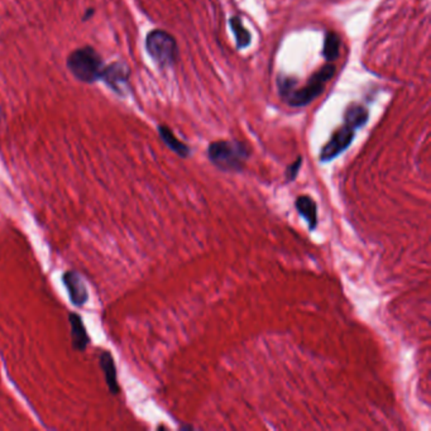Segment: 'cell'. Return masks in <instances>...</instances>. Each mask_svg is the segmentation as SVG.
Returning a JSON list of instances; mask_svg holds the SVG:
<instances>
[{
    "instance_id": "1",
    "label": "cell",
    "mask_w": 431,
    "mask_h": 431,
    "mask_svg": "<svg viewBox=\"0 0 431 431\" xmlns=\"http://www.w3.org/2000/svg\"><path fill=\"white\" fill-rule=\"evenodd\" d=\"M67 68L73 78L85 84H94L102 78L104 63L102 56L92 46L73 49L67 57Z\"/></svg>"
},
{
    "instance_id": "2",
    "label": "cell",
    "mask_w": 431,
    "mask_h": 431,
    "mask_svg": "<svg viewBox=\"0 0 431 431\" xmlns=\"http://www.w3.org/2000/svg\"><path fill=\"white\" fill-rule=\"evenodd\" d=\"M207 156L219 170L238 172L243 169L249 151L241 142L219 140L209 146Z\"/></svg>"
},
{
    "instance_id": "3",
    "label": "cell",
    "mask_w": 431,
    "mask_h": 431,
    "mask_svg": "<svg viewBox=\"0 0 431 431\" xmlns=\"http://www.w3.org/2000/svg\"><path fill=\"white\" fill-rule=\"evenodd\" d=\"M147 52L159 66H172L177 60L176 40L167 32L154 30L146 38Z\"/></svg>"
},
{
    "instance_id": "4",
    "label": "cell",
    "mask_w": 431,
    "mask_h": 431,
    "mask_svg": "<svg viewBox=\"0 0 431 431\" xmlns=\"http://www.w3.org/2000/svg\"><path fill=\"white\" fill-rule=\"evenodd\" d=\"M334 65H330V63L325 65L320 71H317L310 79L308 85L303 87V89H300L298 92L290 90V92H286L284 97L287 100V103L292 105V107H304V105H308V104L311 103L312 100H315L316 97L322 94L325 83L332 79L334 76Z\"/></svg>"
},
{
    "instance_id": "5",
    "label": "cell",
    "mask_w": 431,
    "mask_h": 431,
    "mask_svg": "<svg viewBox=\"0 0 431 431\" xmlns=\"http://www.w3.org/2000/svg\"><path fill=\"white\" fill-rule=\"evenodd\" d=\"M354 134L356 129H353L349 126L338 129L333 137L330 138L328 143L322 147V152H320V161L322 162H329L333 161L335 157H338L339 154L344 152L348 147L352 145L354 140Z\"/></svg>"
},
{
    "instance_id": "6",
    "label": "cell",
    "mask_w": 431,
    "mask_h": 431,
    "mask_svg": "<svg viewBox=\"0 0 431 431\" xmlns=\"http://www.w3.org/2000/svg\"><path fill=\"white\" fill-rule=\"evenodd\" d=\"M130 78V70L124 62H114L109 66L104 67L100 80H103L113 92L123 95L127 90Z\"/></svg>"
},
{
    "instance_id": "7",
    "label": "cell",
    "mask_w": 431,
    "mask_h": 431,
    "mask_svg": "<svg viewBox=\"0 0 431 431\" xmlns=\"http://www.w3.org/2000/svg\"><path fill=\"white\" fill-rule=\"evenodd\" d=\"M62 282L66 287L71 304L76 308H83L89 300V291L80 274L75 271H66L62 274Z\"/></svg>"
},
{
    "instance_id": "8",
    "label": "cell",
    "mask_w": 431,
    "mask_h": 431,
    "mask_svg": "<svg viewBox=\"0 0 431 431\" xmlns=\"http://www.w3.org/2000/svg\"><path fill=\"white\" fill-rule=\"evenodd\" d=\"M68 322L71 325V340H73L71 343H73V349L79 352H84L87 346L90 344V336L86 332L83 317L76 312H71L68 315Z\"/></svg>"
},
{
    "instance_id": "9",
    "label": "cell",
    "mask_w": 431,
    "mask_h": 431,
    "mask_svg": "<svg viewBox=\"0 0 431 431\" xmlns=\"http://www.w3.org/2000/svg\"><path fill=\"white\" fill-rule=\"evenodd\" d=\"M99 363H100V367L103 370L105 382L108 384L110 394L111 395H118L121 392V387L118 384L116 362H114L111 353L108 352V351H103V352L100 353Z\"/></svg>"
},
{
    "instance_id": "10",
    "label": "cell",
    "mask_w": 431,
    "mask_h": 431,
    "mask_svg": "<svg viewBox=\"0 0 431 431\" xmlns=\"http://www.w3.org/2000/svg\"><path fill=\"white\" fill-rule=\"evenodd\" d=\"M295 207L298 209V213L308 221L309 228L314 231L317 226V207L315 201L312 200L310 196L303 195L298 196L295 201Z\"/></svg>"
},
{
    "instance_id": "11",
    "label": "cell",
    "mask_w": 431,
    "mask_h": 431,
    "mask_svg": "<svg viewBox=\"0 0 431 431\" xmlns=\"http://www.w3.org/2000/svg\"><path fill=\"white\" fill-rule=\"evenodd\" d=\"M158 132H159V135H161L162 140L166 143V146L169 147L171 151H174L180 157H188V154H190V148L186 145H183L181 140H177L170 128L159 126L158 127Z\"/></svg>"
},
{
    "instance_id": "12",
    "label": "cell",
    "mask_w": 431,
    "mask_h": 431,
    "mask_svg": "<svg viewBox=\"0 0 431 431\" xmlns=\"http://www.w3.org/2000/svg\"><path fill=\"white\" fill-rule=\"evenodd\" d=\"M370 118L368 110L363 105L353 104L346 111V124L353 129H359L363 127Z\"/></svg>"
},
{
    "instance_id": "13",
    "label": "cell",
    "mask_w": 431,
    "mask_h": 431,
    "mask_svg": "<svg viewBox=\"0 0 431 431\" xmlns=\"http://www.w3.org/2000/svg\"><path fill=\"white\" fill-rule=\"evenodd\" d=\"M339 47L340 40L338 35H335L334 32H329L324 43V57L327 59V61L333 62L339 57Z\"/></svg>"
},
{
    "instance_id": "14",
    "label": "cell",
    "mask_w": 431,
    "mask_h": 431,
    "mask_svg": "<svg viewBox=\"0 0 431 431\" xmlns=\"http://www.w3.org/2000/svg\"><path fill=\"white\" fill-rule=\"evenodd\" d=\"M231 28L234 36L237 38V46L238 49H245L248 47L249 43H250V35L249 32L244 28L243 23L241 18L238 17H233L231 19Z\"/></svg>"
},
{
    "instance_id": "15",
    "label": "cell",
    "mask_w": 431,
    "mask_h": 431,
    "mask_svg": "<svg viewBox=\"0 0 431 431\" xmlns=\"http://www.w3.org/2000/svg\"><path fill=\"white\" fill-rule=\"evenodd\" d=\"M301 164H303V158L298 157L291 166H289V169L286 171V178H287V181H293V180L296 178L298 171H300V167H301Z\"/></svg>"
},
{
    "instance_id": "16",
    "label": "cell",
    "mask_w": 431,
    "mask_h": 431,
    "mask_svg": "<svg viewBox=\"0 0 431 431\" xmlns=\"http://www.w3.org/2000/svg\"><path fill=\"white\" fill-rule=\"evenodd\" d=\"M92 14H94V9H89V11H87V12H86L85 16H84V17H83V20H87V19L90 18V17H92Z\"/></svg>"
}]
</instances>
